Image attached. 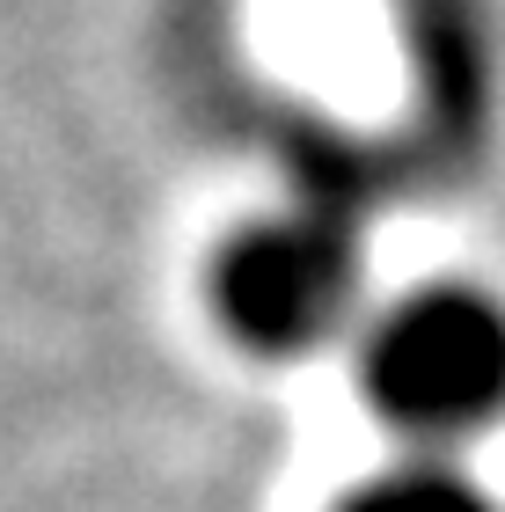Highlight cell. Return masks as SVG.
<instances>
[{
	"instance_id": "1",
	"label": "cell",
	"mask_w": 505,
	"mask_h": 512,
	"mask_svg": "<svg viewBox=\"0 0 505 512\" xmlns=\"http://www.w3.org/2000/svg\"><path fill=\"white\" fill-rule=\"evenodd\" d=\"M366 395L403 439L447 454L505 417V308L476 286H425L366 337Z\"/></svg>"
},
{
	"instance_id": "2",
	"label": "cell",
	"mask_w": 505,
	"mask_h": 512,
	"mask_svg": "<svg viewBox=\"0 0 505 512\" xmlns=\"http://www.w3.org/2000/svg\"><path fill=\"white\" fill-rule=\"evenodd\" d=\"M359 227L337 205H286L220 249L213 308L249 352L301 359L359 308Z\"/></svg>"
},
{
	"instance_id": "3",
	"label": "cell",
	"mask_w": 505,
	"mask_h": 512,
	"mask_svg": "<svg viewBox=\"0 0 505 512\" xmlns=\"http://www.w3.org/2000/svg\"><path fill=\"white\" fill-rule=\"evenodd\" d=\"M337 512H498V498H491L469 469L425 454V461H396L388 476L359 483Z\"/></svg>"
}]
</instances>
